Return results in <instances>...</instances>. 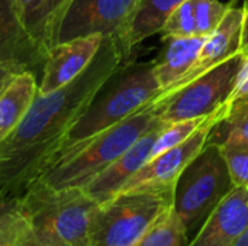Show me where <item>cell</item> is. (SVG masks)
<instances>
[{"instance_id": "6da1fadb", "label": "cell", "mask_w": 248, "mask_h": 246, "mask_svg": "<svg viewBox=\"0 0 248 246\" xmlns=\"http://www.w3.org/2000/svg\"><path fill=\"white\" fill-rule=\"evenodd\" d=\"M124 62L116 41L105 36L77 78L54 93L36 94L19 126L0 142V194L20 199L42 177L99 87Z\"/></svg>"}, {"instance_id": "7a4b0ae2", "label": "cell", "mask_w": 248, "mask_h": 246, "mask_svg": "<svg viewBox=\"0 0 248 246\" xmlns=\"http://www.w3.org/2000/svg\"><path fill=\"white\" fill-rule=\"evenodd\" d=\"M160 94L161 87L154 75L153 61L124 62L99 87L83 115L71 126L54 162L80 144L150 104Z\"/></svg>"}, {"instance_id": "3957f363", "label": "cell", "mask_w": 248, "mask_h": 246, "mask_svg": "<svg viewBox=\"0 0 248 246\" xmlns=\"http://www.w3.org/2000/svg\"><path fill=\"white\" fill-rule=\"evenodd\" d=\"M31 226V241L42 246H90L99 203L83 188L32 184L20 197Z\"/></svg>"}, {"instance_id": "277c9868", "label": "cell", "mask_w": 248, "mask_h": 246, "mask_svg": "<svg viewBox=\"0 0 248 246\" xmlns=\"http://www.w3.org/2000/svg\"><path fill=\"white\" fill-rule=\"evenodd\" d=\"M158 120L147 104L122 122L105 129L55 161L36 183L52 188H84L116 161Z\"/></svg>"}, {"instance_id": "5b68a950", "label": "cell", "mask_w": 248, "mask_h": 246, "mask_svg": "<svg viewBox=\"0 0 248 246\" xmlns=\"http://www.w3.org/2000/svg\"><path fill=\"white\" fill-rule=\"evenodd\" d=\"M232 187L219 145L206 142L203 149L183 170L174 186L173 209L185 223L189 236H195Z\"/></svg>"}, {"instance_id": "8992f818", "label": "cell", "mask_w": 248, "mask_h": 246, "mask_svg": "<svg viewBox=\"0 0 248 246\" xmlns=\"http://www.w3.org/2000/svg\"><path fill=\"white\" fill-rule=\"evenodd\" d=\"M173 207V194L119 193L94 216L90 246H137L147 232Z\"/></svg>"}, {"instance_id": "52a82bcc", "label": "cell", "mask_w": 248, "mask_h": 246, "mask_svg": "<svg viewBox=\"0 0 248 246\" xmlns=\"http://www.w3.org/2000/svg\"><path fill=\"white\" fill-rule=\"evenodd\" d=\"M243 61L244 57L238 52L192 83L158 96L151 101L157 117L169 125L218 112L231 97Z\"/></svg>"}, {"instance_id": "ba28073f", "label": "cell", "mask_w": 248, "mask_h": 246, "mask_svg": "<svg viewBox=\"0 0 248 246\" xmlns=\"http://www.w3.org/2000/svg\"><path fill=\"white\" fill-rule=\"evenodd\" d=\"M230 103H227L208 123L199 128L183 144L151 158L124 187L119 193L151 191L174 194V186L183 170L203 149L212 128L227 115ZM118 193V194H119Z\"/></svg>"}, {"instance_id": "9c48e42d", "label": "cell", "mask_w": 248, "mask_h": 246, "mask_svg": "<svg viewBox=\"0 0 248 246\" xmlns=\"http://www.w3.org/2000/svg\"><path fill=\"white\" fill-rule=\"evenodd\" d=\"M138 0H73L57 33V43L76 38L102 35L119 43Z\"/></svg>"}, {"instance_id": "30bf717a", "label": "cell", "mask_w": 248, "mask_h": 246, "mask_svg": "<svg viewBox=\"0 0 248 246\" xmlns=\"http://www.w3.org/2000/svg\"><path fill=\"white\" fill-rule=\"evenodd\" d=\"M46 51L31 33L13 0H0V65L32 72L39 83Z\"/></svg>"}, {"instance_id": "8fae6325", "label": "cell", "mask_w": 248, "mask_h": 246, "mask_svg": "<svg viewBox=\"0 0 248 246\" xmlns=\"http://www.w3.org/2000/svg\"><path fill=\"white\" fill-rule=\"evenodd\" d=\"M103 38L102 35H90L55 43L46 54L38 93H54L77 78L99 52Z\"/></svg>"}, {"instance_id": "7c38bea8", "label": "cell", "mask_w": 248, "mask_h": 246, "mask_svg": "<svg viewBox=\"0 0 248 246\" xmlns=\"http://www.w3.org/2000/svg\"><path fill=\"white\" fill-rule=\"evenodd\" d=\"M248 229V186H234L217 204L189 246H234Z\"/></svg>"}, {"instance_id": "4fadbf2b", "label": "cell", "mask_w": 248, "mask_h": 246, "mask_svg": "<svg viewBox=\"0 0 248 246\" xmlns=\"http://www.w3.org/2000/svg\"><path fill=\"white\" fill-rule=\"evenodd\" d=\"M166 125L167 123L158 119L132 146H129L116 161L93 178L83 190L99 204L113 199L122 187L150 161L154 142Z\"/></svg>"}, {"instance_id": "5bb4252c", "label": "cell", "mask_w": 248, "mask_h": 246, "mask_svg": "<svg viewBox=\"0 0 248 246\" xmlns=\"http://www.w3.org/2000/svg\"><path fill=\"white\" fill-rule=\"evenodd\" d=\"M241 26H243V7L230 6L225 17L218 25V28L211 35L206 36L199 51V55L195 64L190 67V70L179 81H176L167 91L161 93L160 96L171 93L192 83L202 74L208 72L214 67L227 61L232 55L238 54L240 39H241Z\"/></svg>"}, {"instance_id": "9a60e30c", "label": "cell", "mask_w": 248, "mask_h": 246, "mask_svg": "<svg viewBox=\"0 0 248 246\" xmlns=\"http://www.w3.org/2000/svg\"><path fill=\"white\" fill-rule=\"evenodd\" d=\"M206 36L195 35L189 38H163V48L154 62V75L161 87L167 91L179 81L195 64Z\"/></svg>"}, {"instance_id": "2e32d148", "label": "cell", "mask_w": 248, "mask_h": 246, "mask_svg": "<svg viewBox=\"0 0 248 246\" xmlns=\"http://www.w3.org/2000/svg\"><path fill=\"white\" fill-rule=\"evenodd\" d=\"M183 1L186 0H138L129 25L118 43L125 61L134 46L161 30L166 19Z\"/></svg>"}, {"instance_id": "e0dca14e", "label": "cell", "mask_w": 248, "mask_h": 246, "mask_svg": "<svg viewBox=\"0 0 248 246\" xmlns=\"http://www.w3.org/2000/svg\"><path fill=\"white\" fill-rule=\"evenodd\" d=\"M38 94V78L29 71L13 75L0 94V142L22 122Z\"/></svg>"}, {"instance_id": "ac0fdd59", "label": "cell", "mask_w": 248, "mask_h": 246, "mask_svg": "<svg viewBox=\"0 0 248 246\" xmlns=\"http://www.w3.org/2000/svg\"><path fill=\"white\" fill-rule=\"evenodd\" d=\"M31 241V226L20 199L0 194V246H25Z\"/></svg>"}, {"instance_id": "d6986e66", "label": "cell", "mask_w": 248, "mask_h": 246, "mask_svg": "<svg viewBox=\"0 0 248 246\" xmlns=\"http://www.w3.org/2000/svg\"><path fill=\"white\" fill-rule=\"evenodd\" d=\"M73 0H42L29 22V30L41 46L48 51L57 43L60 23Z\"/></svg>"}, {"instance_id": "ffe728a7", "label": "cell", "mask_w": 248, "mask_h": 246, "mask_svg": "<svg viewBox=\"0 0 248 246\" xmlns=\"http://www.w3.org/2000/svg\"><path fill=\"white\" fill-rule=\"evenodd\" d=\"M189 242L187 229L171 207L137 246H189Z\"/></svg>"}, {"instance_id": "44dd1931", "label": "cell", "mask_w": 248, "mask_h": 246, "mask_svg": "<svg viewBox=\"0 0 248 246\" xmlns=\"http://www.w3.org/2000/svg\"><path fill=\"white\" fill-rule=\"evenodd\" d=\"M218 112H215V113H212L209 116L195 117V119H185V120H179V122L166 125V128L161 130V133L158 135V138L154 142L150 159L157 157V155H160V154H163V152H166V151H169V149H171V148H174V146H177V145H180V144H183L199 128H202L205 123H208Z\"/></svg>"}, {"instance_id": "7402d4cb", "label": "cell", "mask_w": 248, "mask_h": 246, "mask_svg": "<svg viewBox=\"0 0 248 246\" xmlns=\"http://www.w3.org/2000/svg\"><path fill=\"white\" fill-rule=\"evenodd\" d=\"M234 186H248V141L228 135L219 144Z\"/></svg>"}, {"instance_id": "603a6c76", "label": "cell", "mask_w": 248, "mask_h": 246, "mask_svg": "<svg viewBox=\"0 0 248 246\" xmlns=\"http://www.w3.org/2000/svg\"><path fill=\"white\" fill-rule=\"evenodd\" d=\"M228 135H235L248 141L247 100H238V101L230 103L227 115L212 128L208 142L219 144Z\"/></svg>"}, {"instance_id": "cb8c5ba5", "label": "cell", "mask_w": 248, "mask_h": 246, "mask_svg": "<svg viewBox=\"0 0 248 246\" xmlns=\"http://www.w3.org/2000/svg\"><path fill=\"white\" fill-rule=\"evenodd\" d=\"M160 33L163 38H189L198 35L193 0L183 1L166 19Z\"/></svg>"}, {"instance_id": "d4e9b609", "label": "cell", "mask_w": 248, "mask_h": 246, "mask_svg": "<svg viewBox=\"0 0 248 246\" xmlns=\"http://www.w3.org/2000/svg\"><path fill=\"white\" fill-rule=\"evenodd\" d=\"M196 30L201 36L211 35L227 14L230 4L219 0H193Z\"/></svg>"}, {"instance_id": "484cf974", "label": "cell", "mask_w": 248, "mask_h": 246, "mask_svg": "<svg viewBox=\"0 0 248 246\" xmlns=\"http://www.w3.org/2000/svg\"><path fill=\"white\" fill-rule=\"evenodd\" d=\"M248 99V57L244 58L243 65L237 74V80H235V86L234 90L231 93V97L228 100V103H234L238 100H247Z\"/></svg>"}, {"instance_id": "4316f807", "label": "cell", "mask_w": 248, "mask_h": 246, "mask_svg": "<svg viewBox=\"0 0 248 246\" xmlns=\"http://www.w3.org/2000/svg\"><path fill=\"white\" fill-rule=\"evenodd\" d=\"M13 3H15L20 17L29 28V22L33 17L35 12L38 10V7L41 6L42 0H13Z\"/></svg>"}, {"instance_id": "83f0119b", "label": "cell", "mask_w": 248, "mask_h": 246, "mask_svg": "<svg viewBox=\"0 0 248 246\" xmlns=\"http://www.w3.org/2000/svg\"><path fill=\"white\" fill-rule=\"evenodd\" d=\"M238 52L247 58L248 57V0L243 4V26H241V39Z\"/></svg>"}, {"instance_id": "f1b7e54d", "label": "cell", "mask_w": 248, "mask_h": 246, "mask_svg": "<svg viewBox=\"0 0 248 246\" xmlns=\"http://www.w3.org/2000/svg\"><path fill=\"white\" fill-rule=\"evenodd\" d=\"M16 72H20V71H17L16 68L7 67V65H0V94L6 88V86L10 83V80L13 78V75Z\"/></svg>"}, {"instance_id": "f546056e", "label": "cell", "mask_w": 248, "mask_h": 246, "mask_svg": "<svg viewBox=\"0 0 248 246\" xmlns=\"http://www.w3.org/2000/svg\"><path fill=\"white\" fill-rule=\"evenodd\" d=\"M234 246H248V229L247 232L241 236V239H240Z\"/></svg>"}, {"instance_id": "4dcf8cb0", "label": "cell", "mask_w": 248, "mask_h": 246, "mask_svg": "<svg viewBox=\"0 0 248 246\" xmlns=\"http://www.w3.org/2000/svg\"><path fill=\"white\" fill-rule=\"evenodd\" d=\"M25 246H42V245H38V244H35V242H32V241H29L28 244Z\"/></svg>"}, {"instance_id": "1f68e13d", "label": "cell", "mask_w": 248, "mask_h": 246, "mask_svg": "<svg viewBox=\"0 0 248 246\" xmlns=\"http://www.w3.org/2000/svg\"><path fill=\"white\" fill-rule=\"evenodd\" d=\"M247 101H248V99H247Z\"/></svg>"}]
</instances>
